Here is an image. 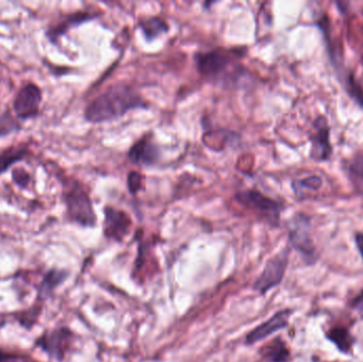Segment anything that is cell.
<instances>
[{"mask_svg": "<svg viewBox=\"0 0 363 362\" xmlns=\"http://www.w3.org/2000/svg\"><path fill=\"white\" fill-rule=\"evenodd\" d=\"M246 51L241 48H216L195 55L200 76L210 84L223 89H241L250 83V72L242 65Z\"/></svg>", "mask_w": 363, "mask_h": 362, "instance_id": "6da1fadb", "label": "cell"}, {"mask_svg": "<svg viewBox=\"0 0 363 362\" xmlns=\"http://www.w3.org/2000/svg\"><path fill=\"white\" fill-rule=\"evenodd\" d=\"M146 100L132 85L119 83L93 98L84 111L87 123H102L117 120L127 112L148 108Z\"/></svg>", "mask_w": 363, "mask_h": 362, "instance_id": "7a4b0ae2", "label": "cell"}, {"mask_svg": "<svg viewBox=\"0 0 363 362\" xmlns=\"http://www.w3.org/2000/svg\"><path fill=\"white\" fill-rule=\"evenodd\" d=\"M61 182L62 201L68 222L82 227H95L97 215L86 187L74 178H64Z\"/></svg>", "mask_w": 363, "mask_h": 362, "instance_id": "3957f363", "label": "cell"}, {"mask_svg": "<svg viewBox=\"0 0 363 362\" xmlns=\"http://www.w3.org/2000/svg\"><path fill=\"white\" fill-rule=\"evenodd\" d=\"M288 247L296 251L305 265L318 261V253L312 238L311 218L305 213H296L287 222Z\"/></svg>", "mask_w": 363, "mask_h": 362, "instance_id": "277c9868", "label": "cell"}, {"mask_svg": "<svg viewBox=\"0 0 363 362\" xmlns=\"http://www.w3.org/2000/svg\"><path fill=\"white\" fill-rule=\"evenodd\" d=\"M234 199L242 208L254 214L259 220L272 227L280 225V216L284 206L282 202L263 195L257 189H246L235 193Z\"/></svg>", "mask_w": 363, "mask_h": 362, "instance_id": "5b68a950", "label": "cell"}, {"mask_svg": "<svg viewBox=\"0 0 363 362\" xmlns=\"http://www.w3.org/2000/svg\"><path fill=\"white\" fill-rule=\"evenodd\" d=\"M74 333L68 327H57L42 332L33 342V348L50 361L62 362L71 349Z\"/></svg>", "mask_w": 363, "mask_h": 362, "instance_id": "8992f818", "label": "cell"}, {"mask_svg": "<svg viewBox=\"0 0 363 362\" xmlns=\"http://www.w3.org/2000/svg\"><path fill=\"white\" fill-rule=\"evenodd\" d=\"M290 250L291 249L287 246L267 261L265 269L253 285V288L259 295H265L267 291L282 283L288 267Z\"/></svg>", "mask_w": 363, "mask_h": 362, "instance_id": "52a82bcc", "label": "cell"}, {"mask_svg": "<svg viewBox=\"0 0 363 362\" xmlns=\"http://www.w3.org/2000/svg\"><path fill=\"white\" fill-rule=\"evenodd\" d=\"M330 127L324 115L316 117L312 123V132L309 136V157L316 163L328 162L333 157V148L330 140Z\"/></svg>", "mask_w": 363, "mask_h": 362, "instance_id": "ba28073f", "label": "cell"}, {"mask_svg": "<svg viewBox=\"0 0 363 362\" xmlns=\"http://www.w3.org/2000/svg\"><path fill=\"white\" fill-rule=\"evenodd\" d=\"M42 91L35 83L23 85L13 100V112L19 120H29L40 115Z\"/></svg>", "mask_w": 363, "mask_h": 362, "instance_id": "9c48e42d", "label": "cell"}, {"mask_svg": "<svg viewBox=\"0 0 363 362\" xmlns=\"http://www.w3.org/2000/svg\"><path fill=\"white\" fill-rule=\"evenodd\" d=\"M132 220L123 210L112 206L104 208L103 234L108 239L121 242L131 231Z\"/></svg>", "mask_w": 363, "mask_h": 362, "instance_id": "30bf717a", "label": "cell"}, {"mask_svg": "<svg viewBox=\"0 0 363 362\" xmlns=\"http://www.w3.org/2000/svg\"><path fill=\"white\" fill-rule=\"evenodd\" d=\"M316 25L321 30V33L323 34L329 62H330L331 66H333V69L335 70L338 77L340 78L346 72L345 67H344V52L341 44L333 38V29H331L328 16L325 13L318 17Z\"/></svg>", "mask_w": 363, "mask_h": 362, "instance_id": "8fae6325", "label": "cell"}, {"mask_svg": "<svg viewBox=\"0 0 363 362\" xmlns=\"http://www.w3.org/2000/svg\"><path fill=\"white\" fill-rule=\"evenodd\" d=\"M95 18H98L97 13L89 12V11H76V12L70 13L57 19V23L49 26L45 32V36L48 38L51 44H57V40L65 35L70 29L87 21H93Z\"/></svg>", "mask_w": 363, "mask_h": 362, "instance_id": "7c38bea8", "label": "cell"}, {"mask_svg": "<svg viewBox=\"0 0 363 362\" xmlns=\"http://www.w3.org/2000/svg\"><path fill=\"white\" fill-rule=\"evenodd\" d=\"M127 159L134 165L151 167L161 159V150L153 142L152 136L146 134L129 148Z\"/></svg>", "mask_w": 363, "mask_h": 362, "instance_id": "4fadbf2b", "label": "cell"}, {"mask_svg": "<svg viewBox=\"0 0 363 362\" xmlns=\"http://www.w3.org/2000/svg\"><path fill=\"white\" fill-rule=\"evenodd\" d=\"M291 315H292V310H284L276 312L269 320L255 327L252 332L248 334L246 338V344L248 346H253L256 342L261 341L269 336L277 333L280 329H286L288 327Z\"/></svg>", "mask_w": 363, "mask_h": 362, "instance_id": "5bb4252c", "label": "cell"}, {"mask_svg": "<svg viewBox=\"0 0 363 362\" xmlns=\"http://www.w3.org/2000/svg\"><path fill=\"white\" fill-rule=\"evenodd\" d=\"M68 278H69V272L66 269L51 268L48 271L45 272L38 286V301L44 303L45 301L50 299L57 289L61 287Z\"/></svg>", "mask_w": 363, "mask_h": 362, "instance_id": "9a60e30c", "label": "cell"}, {"mask_svg": "<svg viewBox=\"0 0 363 362\" xmlns=\"http://www.w3.org/2000/svg\"><path fill=\"white\" fill-rule=\"evenodd\" d=\"M342 170L345 172L355 189L363 193V151H359L350 159H344Z\"/></svg>", "mask_w": 363, "mask_h": 362, "instance_id": "2e32d148", "label": "cell"}, {"mask_svg": "<svg viewBox=\"0 0 363 362\" xmlns=\"http://www.w3.org/2000/svg\"><path fill=\"white\" fill-rule=\"evenodd\" d=\"M323 180L318 176L296 179L291 183V189L299 201H305L322 188Z\"/></svg>", "mask_w": 363, "mask_h": 362, "instance_id": "e0dca14e", "label": "cell"}, {"mask_svg": "<svg viewBox=\"0 0 363 362\" xmlns=\"http://www.w3.org/2000/svg\"><path fill=\"white\" fill-rule=\"evenodd\" d=\"M260 355L267 362H290L291 353L282 338H275L260 349Z\"/></svg>", "mask_w": 363, "mask_h": 362, "instance_id": "ac0fdd59", "label": "cell"}, {"mask_svg": "<svg viewBox=\"0 0 363 362\" xmlns=\"http://www.w3.org/2000/svg\"><path fill=\"white\" fill-rule=\"evenodd\" d=\"M138 28L144 34L146 42L149 43L153 42L159 36L169 31V25L167 21L159 16L142 19L138 23Z\"/></svg>", "mask_w": 363, "mask_h": 362, "instance_id": "d6986e66", "label": "cell"}, {"mask_svg": "<svg viewBox=\"0 0 363 362\" xmlns=\"http://www.w3.org/2000/svg\"><path fill=\"white\" fill-rule=\"evenodd\" d=\"M326 338L329 341L335 344V348L342 354H350V353H352L355 338L350 334V329L341 327H333V329L327 332Z\"/></svg>", "mask_w": 363, "mask_h": 362, "instance_id": "ffe728a7", "label": "cell"}, {"mask_svg": "<svg viewBox=\"0 0 363 362\" xmlns=\"http://www.w3.org/2000/svg\"><path fill=\"white\" fill-rule=\"evenodd\" d=\"M29 154L27 146H11L0 152V176Z\"/></svg>", "mask_w": 363, "mask_h": 362, "instance_id": "44dd1931", "label": "cell"}, {"mask_svg": "<svg viewBox=\"0 0 363 362\" xmlns=\"http://www.w3.org/2000/svg\"><path fill=\"white\" fill-rule=\"evenodd\" d=\"M342 86L345 89L346 94L350 99L354 100L355 103L358 104L363 110V86L357 80L352 70H346L339 78Z\"/></svg>", "mask_w": 363, "mask_h": 362, "instance_id": "7402d4cb", "label": "cell"}, {"mask_svg": "<svg viewBox=\"0 0 363 362\" xmlns=\"http://www.w3.org/2000/svg\"><path fill=\"white\" fill-rule=\"evenodd\" d=\"M42 312V303L36 301L34 305L30 306L29 308L17 312L15 314V320L18 323L19 327L27 331H31L40 320V315Z\"/></svg>", "mask_w": 363, "mask_h": 362, "instance_id": "603a6c76", "label": "cell"}, {"mask_svg": "<svg viewBox=\"0 0 363 362\" xmlns=\"http://www.w3.org/2000/svg\"><path fill=\"white\" fill-rule=\"evenodd\" d=\"M21 129V123L17 118L13 116L10 111L0 113V140L19 131Z\"/></svg>", "mask_w": 363, "mask_h": 362, "instance_id": "cb8c5ba5", "label": "cell"}, {"mask_svg": "<svg viewBox=\"0 0 363 362\" xmlns=\"http://www.w3.org/2000/svg\"><path fill=\"white\" fill-rule=\"evenodd\" d=\"M12 180L19 188H28L31 182V176L23 168H15L12 171Z\"/></svg>", "mask_w": 363, "mask_h": 362, "instance_id": "d4e9b609", "label": "cell"}, {"mask_svg": "<svg viewBox=\"0 0 363 362\" xmlns=\"http://www.w3.org/2000/svg\"><path fill=\"white\" fill-rule=\"evenodd\" d=\"M142 174L139 172L131 171L127 176V187H129V191L133 195L137 193L142 187Z\"/></svg>", "mask_w": 363, "mask_h": 362, "instance_id": "484cf974", "label": "cell"}, {"mask_svg": "<svg viewBox=\"0 0 363 362\" xmlns=\"http://www.w3.org/2000/svg\"><path fill=\"white\" fill-rule=\"evenodd\" d=\"M25 357L0 349V362H23Z\"/></svg>", "mask_w": 363, "mask_h": 362, "instance_id": "4316f807", "label": "cell"}, {"mask_svg": "<svg viewBox=\"0 0 363 362\" xmlns=\"http://www.w3.org/2000/svg\"><path fill=\"white\" fill-rule=\"evenodd\" d=\"M355 244H356L357 250L360 254L361 259L363 261V232H357L355 233Z\"/></svg>", "mask_w": 363, "mask_h": 362, "instance_id": "83f0119b", "label": "cell"}, {"mask_svg": "<svg viewBox=\"0 0 363 362\" xmlns=\"http://www.w3.org/2000/svg\"><path fill=\"white\" fill-rule=\"evenodd\" d=\"M359 52H360V63L362 65L363 68V26H361V43H360V49H359Z\"/></svg>", "mask_w": 363, "mask_h": 362, "instance_id": "f1b7e54d", "label": "cell"}]
</instances>
